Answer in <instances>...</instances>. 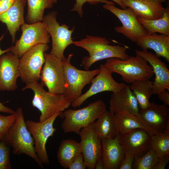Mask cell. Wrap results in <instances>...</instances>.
<instances>
[{"instance_id": "1", "label": "cell", "mask_w": 169, "mask_h": 169, "mask_svg": "<svg viewBox=\"0 0 169 169\" xmlns=\"http://www.w3.org/2000/svg\"><path fill=\"white\" fill-rule=\"evenodd\" d=\"M106 38L100 36L87 35L85 38L79 41H74L73 44L86 50L89 56L84 57L82 64L85 70H89L96 62L112 58L121 60L128 59L126 53L128 47L126 46L111 45Z\"/></svg>"}, {"instance_id": "2", "label": "cell", "mask_w": 169, "mask_h": 169, "mask_svg": "<svg viewBox=\"0 0 169 169\" xmlns=\"http://www.w3.org/2000/svg\"><path fill=\"white\" fill-rule=\"evenodd\" d=\"M15 114V121L4 136L5 140L12 147L13 154L26 155L43 168V164L35 151L34 140L27 128L22 109L18 107Z\"/></svg>"}, {"instance_id": "3", "label": "cell", "mask_w": 169, "mask_h": 169, "mask_svg": "<svg viewBox=\"0 0 169 169\" xmlns=\"http://www.w3.org/2000/svg\"><path fill=\"white\" fill-rule=\"evenodd\" d=\"M147 62L144 58L136 55L124 60L109 58L104 65L112 73L120 75L123 81L131 84L137 81L149 80L154 75L152 67Z\"/></svg>"}, {"instance_id": "4", "label": "cell", "mask_w": 169, "mask_h": 169, "mask_svg": "<svg viewBox=\"0 0 169 169\" xmlns=\"http://www.w3.org/2000/svg\"><path fill=\"white\" fill-rule=\"evenodd\" d=\"M44 86L38 82L26 84L22 89H30L34 95L32 101L33 106L41 112L39 121H44L58 111H63L68 108L71 102L64 95H54L46 91Z\"/></svg>"}, {"instance_id": "5", "label": "cell", "mask_w": 169, "mask_h": 169, "mask_svg": "<svg viewBox=\"0 0 169 169\" xmlns=\"http://www.w3.org/2000/svg\"><path fill=\"white\" fill-rule=\"evenodd\" d=\"M106 108L104 102L98 100L81 109H67L62 113L64 119L62 129L64 133L73 132L79 134L82 129L96 120Z\"/></svg>"}, {"instance_id": "6", "label": "cell", "mask_w": 169, "mask_h": 169, "mask_svg": "<svg viewBox=\"0 0 169 169\" xmlns=\"http://www.w3.org/2000/svg\"><path fill=\"white\" fill-rule=\"evenodd\" d=\"M74 54L71 53L62 60L65 82L64 95L71 103L81 95L85 86L90 83L92 79L99 73V69L92 70H81L76 68L70 63Z\"/></svg>"}, {"instance_id": "7", "label": "cell", "mask_w": 169, "mask_h": 169, "mask_svg": "<svg viewBox=\"0 0 169 169\" xmlns=\"http://www.w3.org/2000/svg\"><path fill=\"white\" fill-rule=\"evenodd\" d=\"M49 49L48 44L37 45L19 58L18 69L22 81L26 84L38 82L45 61L44 54Z\"/></svg>"}, {"instance_id": "8", "label": "cell", "mask_w": 169, "mask_h": 169, "mask_svg": "<svg viewBox=\"0 0 169 169\" xmlns=\"http://www.w3.org/2000/svg\"><path fill=\"white\" fill-rule=\"evenodd\" d=\"M21 36L14 45L9 47L10 52L19 58L27 51L40 44H48L50 36L46 24L42 21L29 24L25 23L20 27Z\"/></svg>"}, {"instance_id": "9", "label": "cell", "mask_w": 169, "mask_h": 169, "mask_svg": "<svg viewBox=\"0 0 169 169\" xmlns=\"http://www.w3.org/2000/svg\"><path fill=\"white\" fill-rule=\"evenodd\" d=\"M57 12L52 11L44 15L42 22L46 25L49 34L52 38V49L50 54L58 58L63 59L64 52L66 48L73 44L72 37L74 27L69 29L65 24L60 25L57 20Z\"/></svg>"}, {"instance_id": "10", "label": "cell", "mask_w": 169, "mask_h": 169, "mask_svg": "<svg viewBox=\"0 0 169 169\" xmlns=\"http://www.w3.org/2000/svg\"><path fill=\"white\" fill-rule=\"evenodd\" d=\"M62 113V111H58L42 121L36 122L31 120L25 121L27 128L34 140L36 153L43 164L47 165L49 163L46 144L48 139L53 136L56 130L53 126L54 121Z\"/></svg>"}, {"instance_id": "11", "label": "cell", "mask_w": 169, "mask_h": 169, "mask_svg": "<svg viewBox=\"0 0 169 169\" xmlns=\"http://www.w3.org/2000/svg\"><path fill=\"white\" fill-rule=\"evenodd\" d=\"M45 61L40 73L41 83L48 92L54 95L64 94L65 90L64 71L62 60L45 53Z\"/></svg>"}, {"instance_id": "12", "label": "cell", "mask_w": 169, "mask_h": 169, "mask_svg": "<svg viewBox=\"0 0 169 169\" xmlns=\"http://www.w3.org/2000/svg\"><path fill=\"white\" fill-rule=\"evenodd\" d=\"M103 7L114 14L121 22L122 26L115 27V30L131 41L136 43L141 38L147 34V30L131 8L121 9L110 4H105Z\"/></svg>"}, {"instance_id": "13", "label": "cell", "mask_w": 169, "mask_h": 169, "mask_svg": "<svg viewBox=\"0 0 169 169\" xmlns=\"http://www.w3.org/2000/svg\"><path fill=\"white\" fill-rule=\"evenodd\" d=\"M99 69V73L91 81V84L89 89L71 103L73 108L80 106L88 98L99 93L105 91L115 93L126 85L124 83L115 81L112 76V72L104 64H101Z\"/></svg>"}, {"instance_id": "14", "label": "cell", "mask_w": 169, "mask_h": 169, "mask_svg": "<svg viewBox=\"0 0 169 169\" xmlns=\"http://www.w3.org/2000/svg\"><path fill=\"white\" fill-rule=\"evenodd\" d=\"M93 123L82 129L79 134L81 153L89 169H95L96 161L101 156L102 152L101 139L95 134Z\"/></svg>"}, {"instance_id": "15", "label": "cell", "mask_w": 169, "mask_h": 169, "mask_svg": "<svg viewBox=\"0 0 169 169\" xmlns=\"http://www.w3.org/2000/svg\"><path fill=\"white\" fill-rule=\"evenodd\" d=\"M19 60V58L10 52L0 57V91L17 89V80L20 77Z\"/></svg>"}, {"instance_id": "16", "label": "cell", "mask_w": 169, "mask_h": 169, "mask_svg": "<svg viewBox=\"0 0 169 169\" xmlns=\"http://www.w3.org/2000/svg\"><path fill=\"white\" fill-rule=\"evenodd\" d=\"M138 118L156 133H162L169 122V108L164 103L150 102L146 109L139 110Z\"/></svg>"}, {"instance_id": "17", "label": "cell", "mask_w": 169, "mask_h": 169, "mask_svg": "<svg viewBox=\"0 0 169 169\" xmlns=\"http://www.w3.org/2000/svg\"><path fill=\"white\" fill-rule=\"evenodd\" d=\"M118 136L124 148L131 152L135 157L142 156L151 148V135L144 129H135Z\"/></svg>"}, {"instance_id": "18", "label": "cell", "mask_w": 169, "mask_h": 169, "mask_svg": "<svg viewBox=\"0 0 169 169\" xmlns=\"http://www.w3.org/2000/svg\"><path fill=\"white\" fill-rule=\"evenodd\" d=\"M136 55L144 58L152 67L155 77L153 82V95L169 90V70L166 64L156 54L148 51L135 50Z\"/></svg>"}, {"instance_id": "19", "label": "cell", "mask_w": 169, "mask_h": 169, "mask_svg": "<svg viewBox=\"0 0 169 169\" xmlns=\"http://www.w3.org/2000/svg\"><path fill=\"white\" fill-rule=\"evenodd\" d=\"M109 108L110 111L115 114L127 112L139 117L138 104L128 85L112 93L109 101Z\"/></svg>"}, {"instance_id": "20", "label": "cell", "mask_w": 169, "mask_h": 169, "mask_svg": "<svg viewBox=\"0 0 169 169\" xmlns=\"http://www.w3.org/2000/svg\"><path fill=\"white\" fill-rule=\"evenodd\" d=\"M104 169H119L125 157V150L118 135L112 139H101Z\"/></svg>"}, {"instance_id": "21", "label": "cell", "mask_w": 169, "mask_h": 169, "mask_svg": "<svg viewBox=\"0 0 169 169\" xmlns=\"http://www.w3.org/2000/svg\"><path fill=\"white\" fill-rule=\"evenodd\" d=\"M26 2V0H14L9 8L0 15V21L6 25L13 43L15 42L17 31L25 23L24 13Z\"/></svg>"}, {"instance_id": "22", "label": "cell", "mask_w": 169, "mask_h": 169, "mask_svg": "<svg viewBox=\"0 0 169 169\" xmlns=\"http://www.w3.org/2000/svg\"><path fill=\"white\" fill-rule=\"evenodd\" d=\"M125 6L131 8L137 17L148 20L161 18L165 8L156 0H122Z\"/></svg>"}, {"instance_id": "23", "label": "cell", "mask_w": 169, "mask_h": 169, "mask_svg": "<svg viewBox=\"0 0 169 169\" xmlns=\"http://www.w3.org/2000/svg\"><path fill=\"white\" fill-rule=\"evenodd\" d=\"M136 43L142 50L152 49L157 57H163L169 62V36L156 33L147 34L139 39Z\"/></svg>"}, {"instance_id": "24", "label": "cell", "mask_w": 169, "mask_h": 169, "mask_svg": "<svg viewBox=\"0 0 169 169\" xmlns=\"http://www.w3.org/2000/svg\"><path fill=\"white\" fill-rule=\"evenodd\" d=\"M93 123L97 136L101 139H112L118 135L114 113L106 110Z\"/></svg>"}, {"instance_id": "25", "label": "cell", "mask_w": 169, "mask_h": 169, "mask_svg": "<svg viewBox=\"0 0 169 169\" xmlns=\"http://www.w3.org/2000/svg\"><path fill=\"white\" fill-rule=\"evenodd\" d=\"M115 114L118 135L136 129H144L151 136L157 133L134 115L127 112Z\"/></svg>"}, {"instance_id": "26", "label": "cell", "mask_w": 169, "mask_h": 169, "mask_svg": "<svg viewBox=\"0 0 169 169\" xmlns=\"http://www.w3.org/2000/svg\"><path fill=\"white\" fill-rule=\"evenodd\" d=\"M81 153L80 143L71 139L63 140L57 152V159L62 166L65 169L68 168Z\"/></svg>"}, {"instance_id": "27", "label": "cell", "mask_w": 169, "mask_h": 169, "mask_svg": "<svg viewBox=\"0 0 169 169\" xmlns=\"http://www.w3.org/2000/svg\"><path fill=\"white\" fill-rule=\"evenodd\" d=\"M153 84L149 80H139L131 84L130 86L140 109H146L150 104L149 100L153 95Z\"/></svg>"}, {"instance_id": "28", "label": "cell", "mask_w": 169, "mask_h": 169, "mask_svg": "<svg viewBox=\"0 0 169 169\" xmlns=\"http://www.w3.org/2000/svg\"><path fill=\"white\" fill-rule=\"evenodd\" d=\"M139 22L147 32L151 34L158 33L169 36V7L165 8L162 17L154 20L144 19L137 17Z\"/></svg>"}, {"instance_id": "29", "label": "cell", "mask_w": 169, "mask_h": 169, "mask_svg": "<svg viewBox=\"0 0 169 169\" xmlns=\"http://www.w3.org/2000/svg\"><path fill=\"white\" fill-rule=\"evenodd\" d=\"M28 13L26 20L28 23L42 22L46 9L50 8L53 5L51 0H26Z\"/></svg>"}, {"instance_id": "30", "label": "cell", "mask_w": 169, "mask_h": 169, "mask_svg": "<svg viewBox=\"0 0 169 169\" xmlns=\"http://www.w3.org/2000/svg\"><path fill=\"white\" fill-rule=\"evenodd\" d=\"M151 146L159 159L169 154V132H164L151 136Z\"/></svg>"}, {"instance_id": "31", "label": "cell", "mask_w": 169, "mask_h": 169, "mask_svg": "<svg viewBox=\"0 0 169 169\" xmlns=\"http://www.w3.org/2000/svg\"><path fill=\"white\" fill-rule=\"evenodd\" d=\"M159 159L155 151L151 148L142 156L134 158L132 169H154Z\"/></svg>"}, {"instance_id": "32", "label": "cell", "mask_w": 169, "mask_h": 169, "mask_svg": "<svg viewBox=\"0 0 169 169\" xmlns=\"http://www.w3.org/2000/svg\"><path fill=\"white\" fill-rule=\"evenodd\" d=\"M10 147L4 137L0 138V169L12 168L10 157Z\"/></svg>"}, {"instance_id": "33", "label": "cell", "mask_w": 169, "mask_h": 169, "mask_svg": "<svg viewBox=\"0 0 169 169\" xmlns=\"http://www.w3.org/2000/svg\"><path fill=\"white\" fill-rule=\"evenodd\" d=\"M76 3L74 4L73 8L70 10L71 11H75L78 14L79 16L82 18L83 15V6L86 3L92 5H95L100 3L105 4H114L111 1L107 0H75Z\"/></svg>"}, {"instance_id": "34", "label": "cell", "mask_w": 169, "mask_h": 169, "mask_svg": "<svg viewBox=\"0 0 169 169\" xmlns=\"http://www.w3.org/2000/svg\"><path fill=\"white\" fill-rule=\"evenodd\" d=\"M15 117V113L8 116L0 115V138L5 136L9 128L14 122Z\"/></svg>"}, {"instance_id": "35", "label": "cell", "mask_w": 169, "mask_h": 169, "mask_svg": "<svg viewBox=\"0 0 169 169\" xmlns=\"http://www.w3.org/2000/svg\"><path fill=\"white\" fill-rule=\"evenodd\" d=\"M125 150V157L119 169H132L134 159V155L129 150Z\"/></svg>"}, {"instance_id": "36", "label": "cell", "mask_w": 169, "mask_h": 169, "mask_svg": "<svg viewBox=\"0 0 169 169\" xmlns=\"http://www.w3.org/2000/svg\"><path fill=\"white\" fill-rule=\"evenodd\" d=\"M87 168L85 164L83 155L82 153L69 165V169H85Z\"/></svg>"}, {"instance_id": "37", "label": "cell", "mask_w": 169, "mask_h": 169, "mask_svg": "<svg viewBox=\"0 0 169 169\" xmlns=\"http://www.w3.org/2000/svg\"><path fill=\"white\" fill-rule=\"evenodd\" d=\"M169 161V154L159 159L154 169H164Z\"/></svg>"}, {"instance_id": "38", "label": "cell", "mask_w": 169, "mask_h": 169, "mask_svg": "<svg viewBox=\"0 0 169 169\" xmlns=\"http://www.w3.org/2000/svg\"><path fill=\"white\" fill-rule=\"evenodd\" d=\"M14 0H0V15L5 12Z\"/></svg>"}, {"instance_id": "39", "label": "cell", "mask_w": 169, "mask_h": 169, "mask_svg": "<svg viewBox=\"0 0 169 169\" xmlns=\"http://www.w3.org/2000/svg\"><path fill=\"white\" fill-rule=\"evenodd\" d=\"M158 99L163 103L169 105V92L166 90H164L156 94Z\"/></svg>"}, {"instance_id": "40", "label": "cell", "mask_w": 169, "mask_h": 169, "mask_svg": "<svg viewBox=\"0 0 169 169\" xmlns=\"http://www.w3.org/2000/svg\"><path fill=\"white\" fill-rule=\"evenodd\" d=\"M0 112L12 114H14L15 111L9 107L4 106L0 102Z\"/></svg>"}, {"instance_id": "41", "label": "cell", "mask_w": 169, "mask_h": 169, "mask_svg": "<svg viewBox=\"0 0 169 169\" xmlns=\"http://www.w3.org/2000/svg\"><path fill=\"white\" fill-rule=\"evenodd\" d=\"M95 169H104L103 163L101 156L99 157L96 161Z\"/></svg>"}, {"instance_id": "42", "label": "cell", "mask_w": 169, "mask_h": 169, "mask_svg": "<svg viewBox=\"0 0 169 169\" xmlns=\"http://www.w3.org/2000/svg\"><path fill=\"white\" fill-rule=\"evenodd\" d=\"M4 37V34H3L0 37V42L3 38ZM10 48H8L5 50H2L0 48V57L4 54L10 52Z\"/></svg>"}, {"instance_id": "43", "label": "cell", "mask_w": 169, "mask_h": 169, "mask_svg": "<svg viewBox=\"0 0 169 169\" xmlns=\"http://www.w3.org/2000/svg\"><path fill=\"white\" fill-rule=\"evenodd\" d=\"M119 5L122 9H125L126 7L125 5L122 0H111Z\"/></svg>"}, {"instance_id": "44", "label": "cell", "mask_w": 169, "mask_h": 169, "mask_svg": "<svg viewBox=\"0 0 169 169\" xmlns=\"http://www.w3.org/2000/svg\"><path fill=\"white\" fill-rule=\"evenodd\" d=\"M58 0H51V1L53 4L56 3Z\"/></svg>"}, {"instance_id": "45", "label": "cell", "mask_w": 169, "mask_h": 169, "mask_svg": "<svg viewBox=\"0 0 169 169\" xmlns=\"http://www.w3.org/2000/svg\"><path fill=\"white\" fill-rule=\"evenodd\" d=\"M158 1L159 2H161V3L165 2H166V0H156Z\"/></svg>"}, {"instance_id": "46", "label": "cell", "mask_w": 169, "mask_h": 169, "mask_svg": "<svg viewBox=\"0 0 169 169\" xmlns=\"http://www.w3.org/2000/svg\"><path fill=\"white\" fill-rule=\"evenodd\" d=\"M168 1H169V0H168Z\"/></svg>"}]
</instances>
